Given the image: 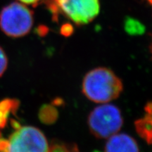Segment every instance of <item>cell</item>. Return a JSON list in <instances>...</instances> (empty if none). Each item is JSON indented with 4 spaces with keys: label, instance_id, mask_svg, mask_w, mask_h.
<instances>
[{
    "label": "cell",
    "instance_id": "cell-12",
    "mask_svg": "<svg viewBox=\"0 0 152 152\" xmlns=\"http://www.w3.org/2000/svg\"><path fill=\"white\" fill-rule=\"evenodd\" d=\"M148 1H149V3L150 4L152 5V0H147Z\"/></svg>",
    "mask_w": 152,
    "mask_h": 152
},
{
    "label": "cell",
    "instance_id": "cell-14",
    "mask_svg": "<svg viewBox=\"0 0 152 152\" xmlns=\"http://www.w3.org/2000/svg\"><path fill=\"white\" fill-rule=\"evenodd\" d=\"M94 152H100V151H94Z\"/></svg>",
    "mask_w": 152,
    "mask_h": 152
},
{
    "label": "cell",
    "instance_id": "cell-1",
    "mask_svg": "<svg viewBox=\"0 0 152 152\" xmlns=\"http://www.w3.org/2000/svg\"><path fill=\"white\" fill-rule=\"evenodd\" d=\"M11 130L0 133V152H49L46 137L38 128L21 125L14 118Z\"/></svg>",
    "mask_w": 152,
    "mask_h": 152
},
{
    "label": "cell",
    "instance_id": "cell-13",
    "mask_svg": "<svg viewBox=\"0 0 152 152\" xmlns=\"http://www.w3.org/2000/svg\"><path fill=\"white\" fill-rule=\"evenodd\" d=\"M151 52L152 54V42H151Z\"/></svg>",
    "mask_w": 152,
    "mask_h": 152
},
{
    "label": "cell",
    "instance_id": "cell-11",
    "mask_svg": "<svg viewBox=\"0 0 152 152\" xmlns=\"http://www.w3.org/2000/svg\"><path fill=\"white\" fill-rule=\"evenodd\" d=\"M21 3L26 4H36L39 0H18Z\"/></svg>",
    "mask_w": 152,
    "mask_h": 152
},
{
    "label": "cell",
    "instance_id": "cell-10",
    "mask_svg": "<svg viewBox=\"0 0 152 152\" xmlns=\"http://www.w3.org/2000/svg\"><path fill=\"white\" fill-rule=\"evenodd\" d=\"M8 66V58L4 49L0 47V77L4 74Z\"/></svg>",
    "mask_w": 152,
    "mask_h": 152
},
{
    "label": "cell",
    "instance_id": "cell-3",
    "mask_svg": "<svg viewBox=\"0 0 152 152\" xmlns=\"http://www.w3.org/2000/svg\"><path fill=\"white\" fill-rule=\"evenodd\" d=\"M123 124L121 112L113 104H102L91 111L88 117L90 132L98 138H109L121 130Z\"/></svg>",
    "mask_w": 152,
    "mask_h": 152
},
{
    "label": "cell",
    "instance_id": "cell-9",
    "mask_svg": "<svg viewBox=\"0 0 152 152\" xmlns=\"http://www.w3.org/2000/svg\"><path fill=\"white\" fill-rule=\"evenodd\" d=\"M126 30L130 33L140 34L144 28L142 27V25L140 23L136 22L134 20L130 18L126 23Z\"/></svg>",
    "mask_w": 152,
    "mask_h": 152
},
{
    "label": "cell",
    "instance_id": "cell-5",
    "mask_svg": "<svg viewBox=\"0 0 152 152\" xmlns=\"http://www.w3.org/2000/svg\"><path fill=\"white\" fill-rule=\"evenodd\" d=\"M55 10L61 11L76 24H86L99 12V0H52Z\"/></svg>",
    "mask_w": 152,
    "mask_h": 152
},
{
    "label": "cell",
    "instance_id": "cell-8",
    "mask_svg": "<svg viewBox=\"0 0 152 152\" xmlns=\"http://www.w3.org/2000/svg\"><path fill=\"white\" fill-rule=\"evenodd\" d=\"M49 152H80L77 147L73 144L54 142L49 147Z\"/></svg>",
    "mask_w": 152,
    "mask_h": 152
},
{
    "label": "cell",
    "instance_id": "cell-2",
    "mask_svg": "<svg viewBox=\"0 0 152 152\" xmlns=\"http://www.w3.org/2000/svg\"><path fill=\"white\" fill-rule=\"evenodd\" d=\"M82 90L92 102L105 104L118 97L123 91V83L111 70L97 68L86 74Z\"/></svg>",
    "mask_w": 152,
    "mask_h": 152
},
{
    "label": "cell",
    "instance_id": "cell-4",
    "mask_svg": "<svg viewBox=\"0 0 152 152\" xmlns=\"http://www.w3.org/2000/svg\"><path fill=\"white\" fill-rule=\"evenodd\" d=\"M33 24L31 11L21 3H11L0 13V28L10 37H20L27 35Z\"/></svg>",
    "mask_w": 152,
    "mask_h": 152
},
{
    "label": "cell",
    "instance_id": "cell-7",
    "mask_svg": "<svg viewBox=\"0 0 152 152\" xmlns=\"http://www.w3.org/2000/svg\"><path fill=\"white\" fill-rule=\"evenodd\" d=\"M144 110V116L135 121V128L139 135L152 144V102H148Z\"/></svg>",
    "mask_w": 152,
    "mask_h": 152
},
{
    "label": "cell",
    "instance_id": "cell-6",
    "mask_svg": "<svg viewBox=\"0 0 152 152\" xmlns=\"http://www.w3.org/2000/svg\"><path fill=\"white\" fill-rule=\"evenodd\" d=\"M105 152H140L137 144L126 134H115L110 137L106 144Z\"/></svg>",
    "mask_w": 152,
    "mask_h": 152
}]
</instances>
